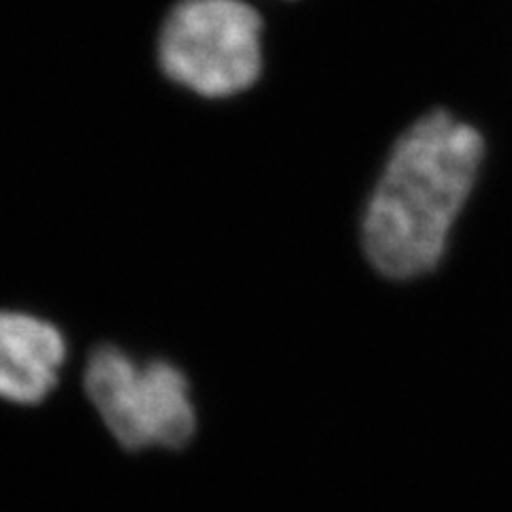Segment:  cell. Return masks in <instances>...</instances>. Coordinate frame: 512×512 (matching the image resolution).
<instances>
[{"instance_id": "cell-3", "label": "cell", "mask_w": 512, "mask_h": 512, "mask_svg": "<svg viewBox=\"0 0 512 512\" xmlns=\"http://www.w3.org/2000/svg\"><path fill=\"white\" fill-rule=\"evenodd\" d=\"M261 35L259 13L242 0H182L160 30L158 60L175 84L233 96L261 73Z\"/></svg>"}, {"instance_id": "cell-4", "label": "cell", "mask_w": 512, "mask_h": 512, "mask_svg": "<svg viewBox=\"0 0 512 512\" xmlns=\"http://www.w3.org/2000/svg\"><path fill=\"white\" fill-rule=\"evenodd\" d=\"M67 359V342L47 320L0 312V397L13 404H39L52 393Z\"/></svg>"}, {"instance_id": "cell-2", "label": "cell", "mask_w": 512, "mask_h": 512, "mask_svg": "<svg viewBox=\"0 0 512 512\" xmlns=\"http://www.w3.org/2000/svg\"><path fill=\"white\" fill-rule=\"evenodd\" d=\"M86 393L126 451L182 448L197 431L186 374L169 361L139 363L116 346L96 348L84 374Z\"/></svg>"}, {"instance_id": "cell-1", "label": "cell", "mask_w": 512, "mask_h": 512, "mask_svg": "<svg viewBox=\"0 0 512 512\" xmlns=\"http://www.w3.org/2000/svg\"><path fill=\"white\" fill-rule=\"evenodd\" d=\"M480 160L483 137L444 111L397 141L363 216V248L382 276L412 280L438 267Z\"/></svg>"}]
</instances>
